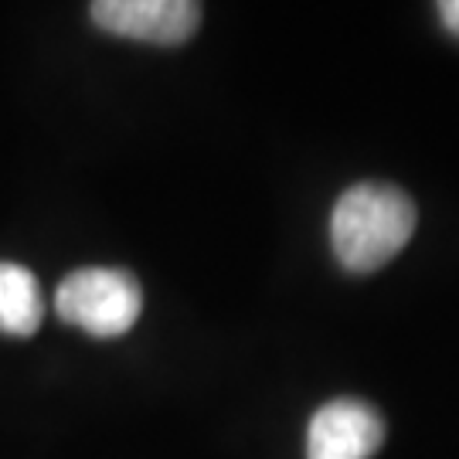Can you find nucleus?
<instances>
[{
    "label": "nucleus",
    "mask_w": 459,
    "mask_h": 459,
    "mask_svg": "<svg viewBox=\"0 0 459 459\" xmlns=\"http://www.w3.org/2000/svg\"><path fill=\"white\" fill-rule=\"evenodd\" d=\"M419 212L402 187L385 181L351 184L330 214V242L344 269L375 273L411 242Z\"/></svg>",
    "instance_id": "nucleus-1"
},
{
    "label": "nucleus",
    "mask_w": 459,
    "mask_h": 459,
    "mask_svg": "<svg viewBox=\"0 0 459 459\" xmlns=\"http://www.w3.org/2000/svg\"><path fill=\"white\" fill-rule=\"evenodd\" d=\"M55 310L72 327H82L85 333L109 341L123 337L140 320L143 290L126 269L89 265L62 279L55 293Z\"/></svg>",
    "instance_id": "nucleus-2"
},
{
    "label": "nucleus",
    "mask_w": 459,
    "mask_h": 459,
    "mask_svg": "<svg viewBox=\"0 0 459 459\" xmlns=\"http://www.w3.org/2000/svg\"><path fill=\"white\" fill-rule=\"evenodd\" d=\"M92 21L102 31L147 41V45H184L201 24V4L195 0H99Z\"/></svg>",
    "instance_id": "nucleus-3"
},
{
    "label": "nucleus",
    "mask_w": 459,
    "mask_h": 459,
    "mask_svg": "<svg viewBox=\"0 0 459 459\" xmlns=\"http://www.w3.org/2000/svg\"><path fill=\"white\" fill-rule=\"evenodd\" d=\"M385 443V422L361 398H333L313 411L307 459H371Z\"/></svg>",
    "instance_id": "nucleus-4"
},
{
    "label": "nucleus",
    "mask_w": 459,
    "mask_h": 459,
    "mask_svg": "<svg viewBox=\"0 0 459 459\" xmlns=\"http://www.w3.org/2000/svg\"><path fill=\"white\" fill-rule=\"evenodd\" d=\"M45 320V296L34 273L17 263H0V333L31 337Z\"/></svg>",
    "instance_id": "nucleus-5"
},
{
    "label": "nucleus",
    "mask_w": 459,
    "mask_h": 459,
    "mask_svg": "<svg viewBox=\"0 0 459 459\" xmlns=\"http://www.w3.org/2000/svg\"><path fill=\"white\" fill-rule=\"evenodd\" d=\"M439 17H443L446 31L459 38V0H443L439 4Z\"/></svg>",
    "instance_id": "nucleus-6"
}]
</instances>
